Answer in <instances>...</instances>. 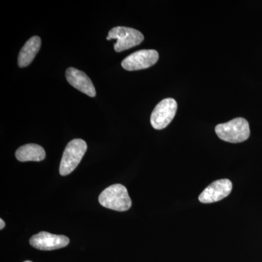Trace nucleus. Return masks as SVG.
Here are the masks:
<instances>
[{"label": "nucleus", "instance_id": "f257e3e1", "mask_svg": "<svg viewBox=\"0 0 262 262\" xmlns=\"http://www.w3.org/2000/svg\"><path fill=\"white\" fill-rule=\"evenodd\" d=\"M98 201L105 208L120 212L127 211L132 206L126 187L120 184L105 189L100 194Z\"/></svg>", "mask_w": 262, "mask_h": 262}, {"label": "nucleus", "instance_id": "f03ea898", "mask_svg": "<svg viewBox=\"0 0 262 262\" xmlns=\"http://www.w3.org/2000/svg\"><path fill=\"white\" fill-rule=\"evenodd\" d=\"M215 134L222 140L229 143H241L249 138V124L246 119L237 117L215 127Z\"/></svg>", "mask_w": 262, "mask_h": 262}, {"label": "nucleus", "instance_id": "7ed1b4c3", "mask_svg": "<svg viewBox=\"0 0 262 262\" xmlns=\"http://www.w3.org/2000/svg\"><path fill=\"white\" fill-rule=\"evenodd\" d=\"M87 144L80 139L71 141L63 151L60 164L59 172L61 176H67L75 170L87 151Z\"/></svg>", "mask_w": 262, "mask_h": 262}, {"label": "nucleus", "instance_id": "20e7f679", "mask_svg": "<svg viewBox=\"0 0 262 262\" xmlns=\"http://www.w3.org/2000/svg\"><path fill=\"white\" fill-rule=\"evenodd\" d=\"M107 40L116 39L115 51L122 52L139 46L144 41V37L141 32L133 28L125 27H117L108 32Z\"/></svg>", "mask_w": 262, "mask_h": 262}, {"label": "nucleus", "instance_id": "39448f33", "mask_svg": "<svg viewBox=\"0 0 262 262\" xmlns=\"http://www.w3.org/2000/svg\"><path fill=\"white\" fill-rule=\"evenodd\" d=\"M178 105L175 99L165 98L160 101L151 113L150 122L156 130L165 128L175 117Z\"/></svg>", "mask_w": 262, "mask_h": 262}, {"label": "nucleus", "instance_id": "423d86ee", "mask_svg": "<svg viewBox=\"0 0 262 262\" xmlns=\"http://www.w3.org/2000/svg\"><path fill=\"white\" fill-rule=\"evenodd\" d=\"M159 59V54L155 50H141L132 53L122 62L125 70L136 71L149 68Z\"/></svg>", "mask_w": 262, "mask_h": 262}, {"label": "nucleus", "instance_id": "0eeeda50", "mask_svg": "<svg viewBox=\"0 0 262 262\" xmlns=\"http://www.w3.org/2000/svg\"><path fill=\"white\" fill-rule=\"evenodd\" d=\"M31 246L41 251H53L64 248L70 244V239L64 235H57L41 232L31 237Z\"/></svg>", "mask_w": 262, "mask_h": 262}, {"label": "nucleus", "instance_id": "6e6552de", "mask_svg": "<svg viewBox=\"0 0 262 262\" xmlns=\"http://www.w3.org/2000/svg\"><path fill=\"white\" fill-rule=\"evenodd\" d=\"M232 183L227 179H220L212 183L200 194V202L202 203H213L222 201L230 194Z\"/></svg>", "mask_w": 262, "mask_h": 262}, {"label": "nucleus", "instance_id": "1a4fd4ad", "mask_svg": "<svg viewBox=\"0 0 262 262\" xmlns=\"http://www.w3.org/2000/svg\"><path fill=\"white\" fill-rule=\"evenodd\" d=\"M66 78L71 85L73 86L80 92L91 97L96 96V89L92 81L89 78V76L82 71L70 67L66 72Z\"/></svg>", "mask_w": 262, "mask_h": 262}, {"label": "nucleus", "instance_id": "9d476101", "mask_svg": "<svg viewBox=\"0 0 262 262\" xmlns=\"http://www.w3.org/2000/svg\"><path fill=\"white\" fill-rule=\"evenodd\" d=\"M41 47V39L37 36L32 37L20 50L18 58V66L21 68L28 67L37 56Z\"/></svg>", "mask_w": 262, "mask_h": 262}, {"label": "nucleus", "instance_id": "9b49d317", "mask_svg": "<svg viewBox=\"0 0 262 262\" xmlns=\"http://www.w3.org/2000/svg\"><path fill=\"white\" fill-rule=\"evenodd\" d=\"M46 151L35 144H26L19 147L15 152L17 160L20 162L42 161L46 158Z\"/></svg>", "mask_w": 262, "mask_h": 262}, {"label": "nucleus", "instance_id": "f8f14e48", "mask_svg": "<svg viewBox=\"0 0 262 262\" xmlns=\"http://www.w3.org/2000/svg\"><path fill=\"white\" fill-rule=\"evenodd\" d=\"M0 223H1V226H0V229H3L5 227V223L4 221H3V220H2V219L1 220H0Z\"/></svg>", "mask_w": 262, "mask_h": 262}, {"label": "nucleus", "instance_id": "ddd939ff", "mask_svg": "<svg viewBox=\"0 0 262 262\" xmlns=\"http://www.w3.org/2000/svg\"><path fill=\"white\" fill-rule=\"evenodd\" d=\"M24 262H32V261H24Z\"/></svg>", "mask_w": 262, "mask_h": 262}]
</instances>
